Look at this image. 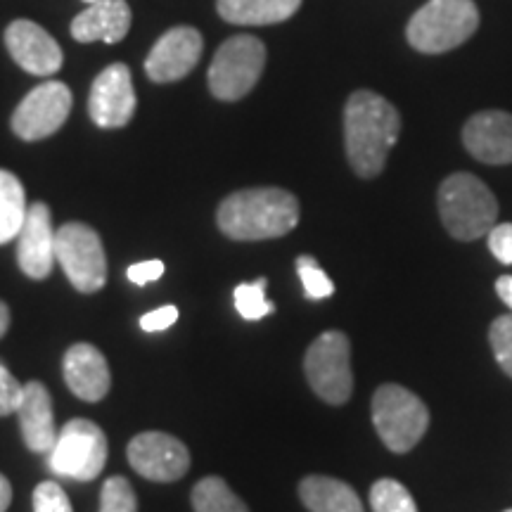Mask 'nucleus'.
Here are the masks:
<instances>
[{
	"instance_id": "21",
	"label": "nucleus",
	"mask_w": 512,
	"mask_h": 512,
	"mask_svg": "<svg viewBox=\"0 0 512 512\" xmlns=\"http://www.w3.org/2000/svg\"><path fill=\"white\" fill-rule=\"evenodd\" d=\"M299 498L311 512H363V503L347 482L311 475L299 484Z\"/></svg>"
},
{
	"instance_id": "7",
	"label": "nucleus",
	"mask_w": 512,
	"mask_h": 512,
	"mask_svg": "<svg viewBox=\"0 0 512 512\" xmlns=\"http://www.w3.org/2000/svg\"><path fill=\"white\" fill-rule=\"evenodd\" d=\"M304 373L311 389L330 406H344L354 392L351 344L339 330L323 332L306 351Z\"/></svg>"
},
{
	"instance_id": "16",
	"label": "nucleus",
	"mask_w": 512,
	"mask_h": 512,
	"mask_svg": "<svg viewBox=\"0 0 512 512\" xmlns=\"http://www.w3.org/2000/svg\"><path fill=\"white\" fill-rule=\"evenodd\" d=\"M463 145L482 164H512V114L501 110L472 114L463 126Z\"/></svg>"
},
{
	"instance_id": "17",
	"label": "nucleus",
	"mask_w": 512,
	"mask_h": 512,
	"mask_svg": "<svg viewBox=\"0 0 512 512\" xmlns=\"http://www.w3.org/2000/svg\"><path fill=\"white\" fill-rule=\"evenodd\" d=\"M64 382L81 401H102L112 387V373L107 358L98 347L79 342L64 354Z\"/></svg>"
},
{
	"instance_id": "33",
	"label": "nucleus",
	"mask_w": 512,
	"mask_h": 512,
	"mask_svg": "<svg viewBox=\"0 0 512 512\" xmlns=\"http://www.w3.org/2000/svg\"><path fill=\"white\" fill-rule=\"evenodd\" d=\"M176 320H178L176 306H162V309L145 313V316L140 318V328L145 332H162V330H169Z\"/></svg>"
},
{
	"instance_id": "23",
	"label": "nucleus",
	"mask_w": 512,
	"mask_h": 512,
	"mask_svg": "<svg viewBox=\"0 0 512 512\" xmlns=\"http://www.w3.org/2000/svg\"><path fill=\"white\" fill-rule=\"evenodd\" d=\"M192 510L195 512H249L240 496L221 477H204L192 489Z\"/></svg>"
},
{
	"instance_id": "6",
	"label": "nucleus",
	"mask_w": 512,
	"mask_h": 512,
	"mask_svg": "<svg viewBox=\"0 0 512 512\" xmlns=\"http://www.w3.org/2000/svg\"><path fill=\"white\" fill-rule=\"evenodd\" d=\"M266 67V46L256 36H233L216 50L209 64V91L216 100H242Z\"/></svg>"
},
{
	"instance_id": "37",
	"label": "nucleus",
	"mask_w": 512,
	"mask_h": 512,
	"mask_svg": "<svg viewBox=\"0 0 512 512\" xmlns=\"http://www.w3.org/2000/svg\"><path fill=\"white\" fill-rule=\"evenodd\" d=\"M83 3H86V5H91V3H98V0H83Z\"/></svg>"
},
{
	"instance_id": "26",
	"label": "nucleus",
	"mask_w": 512,
	"mask_h": 512,
	"mask_svg": "<svg viewBox=\"0 0 512 512\" xmlns=\"http://www.w3.org/2000/svg\"><path fill=\"white\" fill-rule=\"evenodd\" d=\"M297 273L302 278L304 285V297L311 302H320V299H328L335 294V283L328 278V273L320 268L316 256L302 254L297 259Z\"/></svg>"
},
{
	"instance_id": "8",
	"label": "nucleus",
	"mask_w": 512,
	"mask_h": 512,
	"mask_svg": "<svg viewBox=\"0 0 512 512\" xmlns=\"http://www.w3.org/2000/svg\"><path fill=\"white\" fill-rule=\"evenodd\" d=\"M107 463V437L91 420H69L48 453V467L57 477L93 482Z\"/></svg>"
},
{
	"instance_id": "30",
	"label": "nucleus",
	"mask_w": 512,
	"mask_h": 512,
	"mask_svg": "<svg viewBox=\"0 0 512 512\" xmlns=\"http://www.w3.org/2000/svg\"><path fill=\"white\" fill-rule=\"evenodd\" d=\"M22 396L24 384H19L17 377L3 366V361H0V418H3V415L17 413Z\"/></svg>"
},
{
	"instance_id": "32",
	"label": "nucleus",
	"mask_w": 512,
	"mask_h": 512,
	"mask_svg": "<svg viewBox=\"0 0 512 512\" xmlns=\"http://www.w3.org/2000/svg\"><path fill=\"white\" fill-rule=\"evenodd\" d=\"M164 271H166L164 261L152 259V261H140V264L128 266L126 275L133 285H147V283H155V280L162 278Z\"/></svg>"
},
{
	"instance_id": "36",
	"label": "nucleus",
	"mask_w": 512,
	"mask_h": 512,
	"mask_svg": "<svg viewBox=\"0 0 512 512\" xmlns=\"http://www.w3.org/2000/svg\"><path fill=\"white\" fill-rule=\"evenodd\" d=\"M8 328H10V309H8V304L0 299V337H5Z\"/></svg>"
},
{
	"instance_id": "38",
	"label": "nucleus",
	"mask_w": 512,
	"mask_h": 512,
	"mask_svg": "<svg viewBox=\"0 0 512 512\" xmlns=\"http://www.w3.org/2000/svg\"><path fill=\"white\" fill-rule=\"evenodd\" d=\"M505 512H512V508H510V510H505Z\"/></svg>"
},
{
	"instance_id": "35",
	"label": "nucleus",
	"mask_w": 512,
	"mask_h": 512,
	"mask_svg": "<svg viewBox=\"0 0 512 512\" xmlns=\"http://www.w3.org/2000/svg\"><path fill=\"white\" fill-rule=\"evenodd\" d=\"M12 503V486L8 482V477L0 475V512H5Z\"/></svg>"
},
{
	"instance_id": "3",
	"label": "nucleus",
	"mask_w": 512,
	"mask_h": 512,
	"mask_svg": "<svg viewBox=\"0 0 512 512\" xmlns=\"http://www.w3.org/2000/svg\"><path fill=\"white\" fill-rule=\"evenodd\" d=\"M439 216L448 235L456 240L472 242L491 233L498 221V202L489 185L477 176L451 174L439 185Z\"/></svg>"
},
{
	"instance_id": "2",
	"label": "nucleus",
	"mask_w": 512,
	"mask_h": 512,
	"mask_svg": "<svg viewBox=\"0 0 512 512\" xmlns=\"http://www.w3.org/2000/svg\"><path fill=\"white\" fill-rule=\"evenodd\" d=\"M221 233L230 240H275L299 223V200L283 188H249L228 195L216 214Z\"/></svg>"
},
{
	"instance_id": "25",
	"label": "nucleus",
	"mask_w": 512,
	"mask_h": 512,
	"mask_svg": "<svg viewBox=\"0 0 512 512\" xmlns=\"http://www.w3.org/2000/svg\"><path fill=\"white\" fill-rule=\"evenodd\" d=\"M266 278L254 280V283H242L235 287V309L245 320H261L268 313H273L275 304L266 299Z\"/></svg>"
},
{
	"instance_id": "5",
	"label": "nucleus",
	"mask_w": 512,
	"mask_h": 512,
	"mask_svg": "<svg viewBox=\"0 0 512 512\" xmlns=\"http://www.w3.org/2000/svg\"><path fill=\"white\" fill-rule=\"evenodd\" d=\"M373 425L389 451L408 453L425 437L430 411L420 396L389 382L373 394Z\"/></svg>"
},
{
	"instance_id": "14",
	"label": "nucleus",
	"mask_w": 512,
	"mask_h": 512,
	"mask_svg": "<svg viewBox=\"0 0 512 512\" xmlns=\"http://www.w3.org/2000/svg\"><path fill=\"white\" fill-rule=\"evenodd\" d=\"M57 230L53 228V214L48 204L34 202L27 211V219L17 235V264L31 280L48 278L53 271Z\"/></svg>"
},
{
	"instance_id": "31",
	"label": "nucleus",
	"mask_w": 512,
	"mask_h": 512,
	"mask_svg": "<svg viewBox=\"0 0 512 512\" xmlns=\"http://www.w3.org/2000/svg\"><path fill=\"white\" fill-rule=\"evenodd\" d=\"M491 254L505 266H512V223H496L486 235Z\"/></svg>"
},
{
	"instance_id": "10",
	"label": "nucleus",
	"mask_w": 512,
	"mask_h": 512,
	"mask_svg": "<svg viewBox=\"0 0 512 512\" xmlns=\"http://www.w3.org/2000/svg\"><path fill=\"white\" fill-rule=\"evenodd\" d=\"M72 91L62 81H46L34 91L24 95L15 114H12V131L22 140L50 138L62 128L72 112Z\"/></svg>"
},
{
	"instance_id": "22",
	"label": "nucleus",
	"mask_w": 512,
	"mask_h": 512,
	"mask_svg": "<svg viewBox=\"0 0 512 512\" xmlns=\"http://www.w3.org/2000/svg\"><path fill=\"white\" fill-rule=\"evenodd\" d=\"M27 195L24 185L10 171L0 169V245L15 240L27 219Z\"/></svg>"
},
{
	"instance_id": "20",
	"label": "nucleus",
	"mask_w": 512,
	"mask_h": 512,
	"mask_svg": "<svg viewBox=\"0 0 512 512\" xmlns=\"http://www.w3.org/2000/svg\"><path fill=\"white\" fill-rule=\"evenodd\" d=\"M302 8V0H216V10L230 24L268 27L287 22Z\"/></svg>"
},
{
	"instance_id": "34",
	"label": "nucleus",
	"mask_w": 512,
	"mask_h": 512,
	"mask_svg": "<svg viewBox=\"0 0 512 512\" xmlns=\"http://www.w3.org/2000/svg\"><path fill=\"white\" fill-rule=\"evenodd\" d=\"M496 292L498 297L503 299V304L512 311V275H501V278L496 280Z\"/></svg>"
},
{
	"instance_id": "27",
	"label": "nucleus",
	"mask_w": 512,
	"mask_h": 512,
	"mask_svg": "<svg viewBox=\"0 0 512 512\" xmlns=\"http://www.w3.org/2000/svg\"><path fill=\"white\" fill-rule=\"evenodd\" d=\"M100 512H138L136 491L128 479L114 475L102 484Z\"/></svg>"
},
{
	"instance_id": "9",
	"label": "nucleus",
	"mask_w": 512,
	"mask_h": 512,
	"mask_svg": "<svg viewBox=\"0 0 512 512\" xmlns=\"http://www.w3.org/2000/svg\"><path fill=\"white\" fill-rule=\"evenodd\" d=\"M55 256L64 275L83 294L100 292L107 283V256L100 235L86 223L72 221L57 228Z\"/></svg>"
},
{
	"instance_id": "29",
	"label": "nucleus",
	"mask_w": 512,
	"mask_h": 512,
	"mask_svg": "<svg viewBox=\"0 0 512 512\" xmlns=\"http://www.w3.org/2000/svg\"><path fill=\"white\" fill-rule=\"evenodd\" d=\"M34 512H74V508L60 484L41 482L34 491Z\"/></svg>"
},
{
	"instance_id": "13",
	"label": "nucleus",
	"mask_w": 512,
	"mask_h": 512,
	"mask_svg": "<svg viewBox=\"0 0 512 512\" xmlns=\"http://www.w3.org/2000/svg\"><path fill=\"white\" fill-rule=\"evenodd\" d=\"M204 50L195 27H174L159 38L145 60V72L155 83H174L197 67Z\"/></svg>"
},
{
	"instance_id": "24",
	"label": "nucleus",
	"mask_w": 512,
	"mask_h": 512,
	"mask_svg": "<svg viewBox=\"0 0 512 512\" xmlns=\"http://www.w3.org/2000/svg\"><path fill=\"white\" fill-rule=\"evenodd\" d=\"M373 512H418L411 491L396 479H377L370 489Z\"/></svg>"
},
{
	"instance_id": "11",
	"label": "nucleus",
	"mask_w": 512,
	"mask_h": 512,
	"mask_svg": "<svg viewBox=\"0 0 512 512\" xmlns=\"http://www.w3.org/2000/svg\"><path fill=\"white\" fill-rule=\"evenodd\" d=\"M128 463L150 482H176L190 470V453L181 439L166 432L136 434L128 444Z\"/></svg>"
},
{
	"instance_id": "18",
	"label": "nucleus",
	"mask_w": 512,
	"mask_h": 512,
	"mask_svg": "<svg viewBox=\"0 0 512 512\" xmlns=\"http://www.w3.org/2000/svg\"><path fill=\"white\" fill-rule=\"evenodd\" d=\"M19 430H22L24 444L34 453H50L55 446V415H53V399H50L46 384L31 380L24 384L22 403L17 408Z\"/></svg>"
},
{
	"instance_id": "15",
	"label": "nucleus",
	"mask_w": 512,
	"mask_h": 512,
	"mask_svg": "<svg viewBox=\"0 0 512 512\" xmlns=\"http://www.w3.org/2000/svg\"><path fill=\"white\" fill-rule=\"evenodd\" d=\"M5 46L19 67L34 76H53L62 67V48L41 24L15 19L5 29Z\"/></svg>"
},
{
	"instance_id": "28",
	"label": "nucleus",
	"mask_w": 512,
	"mask_h": 512,
	"mask_svg": "<svg viewBox=\"0 0 512 512\" xmlns=\"http://www.w3.org/2000/svg\"><path fill=\"white\" fill-rule=\"evenodd\" d=\"M489 342L494 349L498 366L503 368L505 375L512 377V313L498 316L489 328Z\"/></svg>"
},
{
	"instance_id": "12",
	"label": "nucleus",
	"mask_w": 512,
	"mask_h": 512,
	"mask_svg": "<svg viewBox=\"0 0 512 512\" xmlns=\"http://www.w3.org/2000/svg\"><path fill=\"white\" fill-rule=\"evenodd\" d=\"M88 114L100 128H121L136 114V91H133L131 69L114 62L95 76L88 95Z\"/></svg>"
},
{
	"instance_id": "1",
	"label": "nucleus",
	"mask_w": 512,
	"mask_h": 512,
	"mask_svg": "<svg viewBox=\"0 0 512 512\" xmlns=\"http://www.w3.org/2000/svg\"><path fill=\"white\" fill-rule=\"evenodd\" d=\"M401 133V114L373 91H356L344 107V145L351 169L361 178L382 174Z\"/></svg>"
},
{
	"instance_id": "4",
	"label": "nucleus",
	"mask_w": 512,
	"mask_h": 512,
	"mask_svg": "<svg viewBox=\"0 0 512 512\" xmlns=\"http://www.w3.org/2000/svg\"><path fill=\"white\" fill-rule=\"evenodd\" d=\"M479 27L475 0H430L408 22V43L425 55L463 46Z\"/></svg>"
},
{
	"instance_id": "19",
	"label": "nucleus",
	"mask_w": 512,
	"mask_h": 512,
	"mask_svg": "<svg viewBox=\"0 0 512 512\" xmlns=\"http://www.w3.org/2000/svg\"><path fill=\"white\" fill-rule=\"evenodd\" d=\"M131 31V8L126 0H98L79 12L72 22V36L79 43H119Z\"/></svg>"
}]
</instances>
